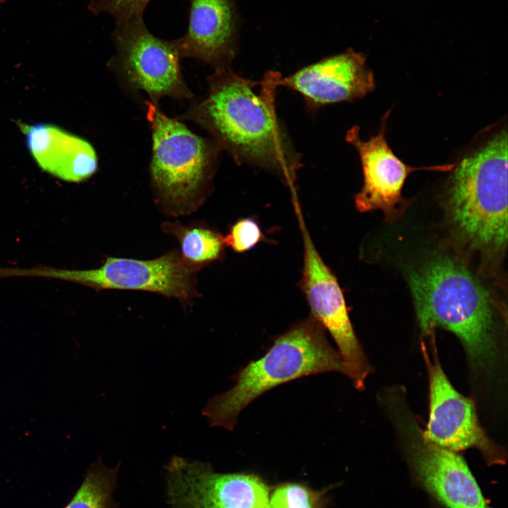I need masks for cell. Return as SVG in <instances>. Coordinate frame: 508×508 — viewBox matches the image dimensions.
<instances>
[{"label":"cell","instance_id":"2e32d148","mask_svg":"<svg viewBox=\"0 0 508 508\" xmlns=\"http://www.w3.org/2000/svg\"><path fill=\"white\" fill-rule=\"evenodd\" d=\"M162 227L164 232L178 240L183 261L198 270L219 260L223 254V236L210 228L198 224L184 225L179 222H165Z\"/></svg>","mask_w":508,"mask_h":508},{"label":"cell","instance_id":"9a60e30c","mask_svg":"<svg viewBox=\"0 0 508 508\" xmlns=\"http://www.w3.org/2000/svg\"><path fill=\"white\" fill-rule=\"evenodd\" d=\"M20 128L36 162L47 173L66 181L78 183L96 171V152L82 138L50 124L20 123Z\"/></svg>","mask_w":508,"mask_h":508},{"label":"cell","instance_id":"8992f818","mask_svg":"<svg viewBox=\"0 0 508 508\" xmlns=\"http://www.w3.org/2000/svg\"><path fill=\"white\" fill-rule=\"evenodd\" d=\"M384 401L418 484L445 508H490L461 456L426 438L401 389Z\"/></svg>","mask_w":508,"mask_h":508},{"label":"cell","instance_id":"8fae6325","mask_svg":"<svg viewBox=\"0 0 508 508\" xmlns=\"http://www.w3.org/2000/svg\"><path fill=\"white\" fill-rule=\"evenodd\" d=\"M165 471L172 508H269L270 487L257 474L217 473L208 463L178 456Z\"/></svg>","mask_w":508,"mask_h":508},{"label":"cell","instance_id":"e0dca14e","mask_svg":"<svg viewBox=\"0 0 508 508\" xmlns=\"http://www.w3.org/2000/svg\"><path fill=\"white\" fill-rule=\"evenodd\" d=\"M119 466L107 467L99 458L90 465L83 483L65 508H116L113 493Z\"/></svg>","mask_w":508,"mask_h":508},{"label":"cell","instance_id":"ba28073f","mask_svg":"<svg viewBox=\"0 0 508 508\" xmlns=\"http://www.w3.org/2000/svg\"><path fill=\"white\" fill-rule=\"evenodd\" d=\"M177 250L152 260L107 258L99 267L92 270H64L49 267L19 269V277L65 280L96 290L145 291L175 298L184 305L198 296L195 273Z\"/></svg>","mask_w":508,"mask_h":508},{"label":"cell","instance_id":"ac0fdd59","mask_svg":"<svg viewBox=\"0 0 508 508\" xmlns=\"http://www.w3.org/2000/svg\"><path fill=\"white\" fill-rule=\"evenodd\" d=\"M332 488L313 490L299 483H283L270 490L269 508H325Z\"/></svg>","mask_w":508,"mask_h":508},{"label":"cell","instance_id":"52a82bcc","mask_svg":"<svg viewBox=\"0 0 508 508\" xmlns=\"http://www.w3.org/2000/svg\"><path fill=\"white\" fill-rule=\"evenodd\" d=\"M112 40L116 53L109 64L131 90L144 91L155 104L164 97L178 100L194 97L182 75L175 40L155 36L143 16L115 23Z\"/></svg>","mask_w":508,"mask_h":508},{"label":"cell","instance_id":"9c48e42d","mask_svg":"<svg viewBox=\"0 0 508 508\" xmlns=\"http://www.w3.org/2000/svg\"><path fill=\"white\" fill-rule=\"evenodd\" d=\"M296 210L303 243L301 288L311 315L334 340L341 358L342 373L361 391L372 368L354 332L338 281L316 249L298 205Z\"/></svg>","mask_w":508,"mask_h":508},{"label":"cell","instance_id":"6da1fadb","mask_svg":"<svg viewBox=\"0 0 508 508\" xmlns=\"http://www.w3.org/2000/svg\"><path fill=\"white\" fill-rule=\"evenodd\" d=\"M281 78L270 71L255 82L231 68L214 70L206 93L194 97L178 119L202 127L236 162L268 170L293 188L301 162L276 113Z\"/></svg>","mask_w":508,"mask_h":508},{"label":"cell","instance_id":"7a4b0ae2","mask_svg":"<svg viewBox=\"0 0 508 508\" xmlns=\"http://www.w3.org/2000/svg\"><path fill=\"white\" fill-rule=\"evenodd\" d=\"M423 335L437 327L461 341L475 373L489 375L500 358L494 308L489 294L461 262L435 258L408 277Z\"/></svg>","mask_w":508,"mask_h":508},{"label":"cell","instance_id":"5b68a950","mask_svg":"<svg viewBox=\"0 0 508 508\" xmlns=\"http://www.w3.org/2000/svg\"><path fill=\"white\" fill-rule=\"evenodd\" d=\"M145 105L152 138L150 174L157 201L169 214L190 213L209 192L221 149L167 116L158 104L146 101Z\"/></svg>","mask_w":508,"mask_h":508},{"label":"cell","instance_id":"ffe728a7","mask_svg":"<svg viewBox=\"0 0 508 508\" xmlns=\"http://www.w3.org/2000/svg\"><path fill=\"white\" fill-rule=\"evenodd\" d=\"M262 238V231L258 223L251 219L243 218L234 224L226 236L224 245L238 253L253 248Z\"/></svg>","mask_w":508,"mask_h":508},{"label":"cell","instance_id":"3957f363","mask_svg":"<svg viewBox=\"0 0 508 508\" xmlns=\"http://www.w3.org/2000/svg\"><path fill=\"white\" fill-rule=\"evenodd\" d=\"M507 131L501 130L454 165L445 192L458 237L487 256L507 246Z\"/></svg>","mask_w":508,"mask_h":508},{"label":"cell","instance_id":"d6986e66","mask_svg":"<svg viewBox=\"0 0 508 508\" xmlns=\"http://www.w3.org/2000/svg\"><path fill=\"white\" fill-rule=\"evenodd\" d=\"M152 0H90L87 8L95 15L108 14L115 23L133 16H143Z\"/></svg>","mask_w":508,"mask_h":508},{"label":"cell","instance_id":"4fadbf2b","mask_svg":"<svg viewBox=\"0 0 508 508\" xmlns=\"http://www.w3.org/2000/svg\"><path fill=\"white\" fill-rule=\"evenodd\" d=\"M280 85L299 92L307 107L316 111L326 104L361 98L373 91L375 83L365 56L349 49L281 78Z\"/></svg>","mask_w":508,"mask_h":508},{"label":"cell","instance_id":"277c9868","mask_svg":"<svg viewBox=\"0 0 508 508\" xmlns=\"http://www.w3.org/2000/svg\"><path fill=\"white\" fill-rule=\"evenodd\" d=\"M332 371L343 373L341 356L310 315L276 337L265 354L235 374L234 385L212 397L202 415L210 427L232 431L241 412L262 394L302 377Z\"/></svg>","mask_w":508,"mask_h":508},{"label":"cell","instance_id":"5bb4252c","mask_svg":"<svg viewBox=\"0 0 508 508\" xmlns=\"http://www.w3.org/2000/svg\"><path fill=\"white\" fill-rule=\"evenodd\" d=\"M238 15L235 0H190L188 29L175 39L181 58L230 68L236 56Z\"/></svg>","mask_w":508,"mask_h":508},{"label":"cell","instance_id":"30bf717a","mask_svg":"<svg viewBox=\"0 0 508 508\" xmlns=\"http://www.w3.org/2000/svg\"><path fill=\"white\" fill-rule=\"evenodd\" d=\"M430 337L433 361L425 344L422 341L421 345L429 380V417L425 436L452 452L476 449L489 466L505 464L506 451L491 440L481 426L473 401L452 385L437 357L435 334Z\"/></svg>","mask_w":508,"mask_h":508},{"label":"cell","instance_id":"7c38bea8","mask_svg":"<svg viewBox=\"0 0 508 508\" xmlns=\"http://www.w3.org/2000/svg\"><path fill=\"white\" fill-rule=\"evenodd\" d=\"M389 114H385L376 135L363 140L359 136V127L354 126L347 132L346 140L357 150L363 169V185L355 197L356 209L362 212L381 210L387 219H392L405 205L401 193L409 174L418 170L450 171L455 164L413 167L402 162L386 140Z\"/></svg>","mask_w":508,"mask_h":508}]
</instances>
